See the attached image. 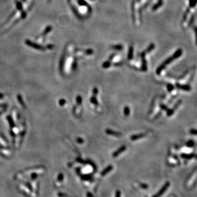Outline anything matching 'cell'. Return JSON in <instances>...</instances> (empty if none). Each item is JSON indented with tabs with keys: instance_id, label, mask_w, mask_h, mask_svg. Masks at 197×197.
Masks as SVG:
<instances>
[{
	"instance_id": "1",
	"label": "cell",
	"mask_w": 197,
	"mask_h": 197,
	"mask_svg": "<svg viewBox=\"0 0 197 197\" xmlns=\"http://www.w3.org/2000/svg\"><path fill=\"white\" fill-rule=\"evenodd\" d=\"M182 49H178L177 51L176 52L173 54V56H170V57L168 58V59H167L166 60H165L164 62L163 63V64H162L161 65L158 67V68H157V69L156 70L157 74L159 75L161 72L164 69L167 65L169 64L170 63H171L172 61L173 60L176 59L178 57H180V56L182 55Z\"/></svg>"
},
{
	"instance_id": "2",
	"label": "cell",
	"mask_w": 197,
	"mask_h": 197,
	"mask_svg": "<svg viewBox=\"0 0 197 197\" xmlns=\"http://www.w3.org/2000/svg\"><path fill=\"white\" fill-rule=\"evenodd\" d=\"M25 44L27 45V46L30 47L31 48H34L35 49L39 50V51H44L45 48L43 47V46H41V45H39L37 44L36 43L33 42L31 41L29 39H26L25 41Z\"/></svg>"
},
{
	"instance_id": "3",
	"label": "cell",
	"mask_w": 197,
	"mask_h": 197,
	"mask_svg": "<svg viewBox=\"0 0 197 197\" xmlns=\"http://www.w3.org/2000/svg\"><path fill=\"white\" fill-rule=\"evenodd\" d=\"M146 51H143L141 54V58H142V70L143 71H146L147 70V63L146 59H145V54H146Z\"/></svg>"
},
{
	"instance_id": "4",
	"label": "cell",
	"mask_w": 197,
	"mask_h": 197,
	"mask_svg": "<svg viewBox=\"0 0 197 197\" xmlns=\"http://www.w3.org/2000/svg\"><path fill=\"white\" fill-rule=\"evenodd\" d=\"M126 150V147L125 146V145H123V146H122L121 147L118 148L117 150H116V151L114 152L112 154V156L113 157H117L119 156V154H121V153L124 152Z\"/></svg>"
},
{
	"instance_id": "5",
	"label": "cell",
	"mask_w": 197,
	"mask_h": 197,
	"mask_svg": "<svg viewBox=\"0 0 197 197\" xmlns=\"http://www.w3.org/2000/svg\"><path fill=\"white\" fill-rule=\"evenodd\" d=\"M170 185V183L169 182H166L165 183V185L164 186H163V187L162 188V189L160 190V191L159 192V193H158V194L156 195V196H155L154 197H159L160 196H161L162 195L163 193L165 192V191H166L167 189V188L169 187V186Z\"/></svg>"
},
{
	"instance_id": "6",
	"label": "cell",
	"mask_w": 197,
	"mask_h": 197,
	"mask_svg": "<svg viewBox=\"0 0 197 197\" xmlns=\"http://www.w3.org/2000/svg\"><path fill=\"white\" fill-rule=\"evenodd\" d=\"M106 133L108 135H112V136H116V137H121V135H122L121 133H118V132L113 131V130H112L110 129H106Z\"/></svg>"
},
{
	"instance_id": "7",
	"label": "cell",
	"mask_w": 197,
	"mask_h": 197,
	"mask_svg": "<svg viewBox=\"0 0 197 197\" xmlns=\"http://www.w3.org/2000/svg\"><path fill=\"white\" fill-rule=\"evenodd\" d=\"M146 134L145 133H140V134H138L134 135H133V136H131L130 139L131 140H133V141H135V140H138V139H140V138H144V137L146 136Z\"/></svg>"
},
{
	"instance_id": "8",
	"label": "cell",
	"mask_w": 197,
	"mask_h": 197,
	"mask_svg": "<svg viewBox=\"0 0 197 197\" xmlns=\"http://www.w3.org/2000/svg\"><path fill=\"white\" fill-rule=\"evenodd\" d=\"M176 87L179 89L185 91H189L191 90V87L188 85H181L177 83L176 84Z\"/></svg>"
},
{
	"instance_id": "9",
	"label": "cell",
	"mask_w": 197,
	"mask_h": 197,
	"mask_svg": "<svg viewBox=\"0 0 197 197\" xmlns=\"http://www.w3.org/2000/svg\"><path fill=\"white\" fill-rule=\"evenodd\" d=\"M113 169V167L112 165H108V166L104 170H103L102 171L101 173V175L102 176H105V175H106L107 173H109Z\"/></svg>"
},
{
	"instance_id": "10",
	"label": "cell",
	"mask_w": 197,
	"mask_h": 197,
	"mask_svg": "<svg viewBox=\"0 0 197 197\" xmlns=\"http://www.w3.org/2000/svg\"><path fill=\"white\" fill-rule=\"evenodd\" d=\"M15 3H16V8H17L18 10H19V11H23V5L21 4L20 2L18 1V0H16L15 1Z\"/></svg>"
},
{
	"instance_id": "11",
	"label": "cell",
	"mask_w": 197,
	"mask_h": 197,
	"mask_svg": "<svg viewBox=\"0 0 197 197\" xmlns=\"http://www.w3.org/2000/svg\"><path fill=\"white\" fill-rule=\"evenodd\" d=\"M91 102L92 103H93V104L95 105V106H98V102L97 98H96V95H93V96L91 98Z\"/></svg>"
},
{
	"instance_id": "12",
	"label": "cell",
	"mask_w": 197,
	"mask_h": 197,
	"mask_svg": "<svg viewBox=\"0 0 197 197\" xmlns=\"http://www.w3.org/2000/svg\"><path fill=\"white\" fill-rule=\"evenodd\" d=\"M181 157L182 158H185V159H191V158H192L193 157V156H194V154H181Z\"/></svg>"
},
{
	"instance_id": "13",
	"label": "cell",
	"mask_w": 197,
	"mask_h": 197,
	"mask_svg": "<svg viewBox=\"0 0 197 197\" xmlns=\"http://www.w3.org/2000/svg\"><path fill=\"white\" fill-rule=\"evenodd\" d=\"M133 48L132 47H130L129 51V53H128V58L129 60H131L133 59Z\"/></svg>"
},
{
	"instance_id": "14",
	"label": "cell",
	"mask_w": 197,
	"mask_h": 197,
	"mask_svg": "<svg viewBox=\"0 0 197 197\" xmlns=\"http://www.w3.org/2000/svg\"><path fill=\"white\" fill-rule=\"evenodd\" d=\"M124 113L125 116L128 117L129 116L130 113V110L128 106H126L124 108Z\"/></svg>"
},
{
	"instance_id": "15",
	"label": "cell",
	"mask_w": 197,
	"mask_h": 197,
	"mask_svg": "<svg viewBox=\"0 0 197 197\" xmlns=\"http://www.w3.org/2000/svg\"><path fill=\"white\" fill-rule=\"evenodd\" d=\"M51 29H52V28H51V26H48L46 28V29H45L44 31H43V32L42 34L43 35H46L47 34H48V33H49L50 32H51Z\"/></svg>"
},
{
	"instance_id": "16",
	"label": "cell",
	"mask_w": 197,
	"mask_h": 197,
	"mask_svg": "<svg viewBox=\"0 0 197 197\" xmlns=\"http://www.w3.org/2000/svg\"><path fill=\"white\" fill-rule=\"evenodd\" d=\"M78 4L81 5V6L88 7V4H87V3L84 0H78Z\"/></svg>"
},
{
	"instance_id": "17",
	"label": "cell",
	"mask_w": 197,
	"mask_h": 197,
	"mask_svg": "<svg viewBox=\"0 0 197 197\" xmlns=\"http://www.w3.org/2000/svg\"><path fill=\"white\" fill-rule=\"evenodd\" d=\"M110 66H111V61H110V60L106 61V62H105L102 64V67L104 68H108Z\"/></svg>"
},
{
	"instance_id": "18",
	"label": "cell",
	"mask_w": 197,
	"mask_h": 197,
	"mask_svg": "<svg viewBox=\"0 0 197 197\" xmlns=\"http://www.w3.org/2000/svg\"><path fill=\"white\" fill-rule=\"evenodd\" d=\"M112 48L116 50H121L122 49L123 46L122 45H114V46H112Z\"/></svg>"
},
{
	"instance_id": "19",
	"label": "cell",
	"mask_w": 197,
	"mask_h": 197,
	"mask_svg": "<svg viewBox=\"0 0 197 197\" xmlns=\"http://www.w3.org/2000/svg\"><path fill=\"white\" fill-rule=\"evenodd\" d=\"M194 141H192V140H189V141H188L186 143L187 146L189 147H193V146H194Z\"/></svg>"
},
{
	"instance_id": "20",
	"label": "cell",
	"mask_w": 197,
	"mask_h": 197,
	"mask_svg": "<svg viewBox=\"0 0 197 197\" xmlns=\"http://www.w3.org/2000/svg\"><path fill=\"white\" fill-rule=\"evenodd\" d=\"M154 44H153V43H152V44L149 47H148L147 48V49H146V53L150 52V51H152V50H153V49H154Z\"/></svg>"
},
{
	"instance_id": "21",
	"label": "cell",
	"mask_w": 197,
	"mask_h": 197,
	"mask_svg": "<svg viewBox=\"0 0 197 197\" xmlns=\"http://www.w3.org/2000/svg\"><path fill=\"white\" fill-rule=\"evenodd\" d=\"M26 16H27V14H26V13L24 11H21V19H25L26 17Z\"/></svg>"
},
{
	"instance_id": "22",
	"label": "cell",
	"mask_w": 197,
	"mask_h": 197,
	"mask_svg": "<svg viewBox=\"0 0 197 197\" xmlns=\"http://www.w3.org/2000/svg\"><path fill=\"white\" fill-rule=\"evenodd\" d=\"M197 0H190V6L191 7H193L196 6Z\"/></svg>"
},
{
	"instance_id": "23",
	"label": "cell",
	"mask_w": 197,
	"mask_h": 197,
	"mask_svg": "<svg viewBox=\"0 0 197 197\" xmlns=\"http://www.w3.org/2000/svg\"><path fill=\"white\" fill-rule=\"evenodd\" d=\"M167 88L169 91H171L173 89V86L172 84H168L167 86Z\"/></svg>"
},
{
	"instance_id": "24",
	"label": "cell",
	"mask_w": 197,
	"mask_h": 197,
	"mask_svg": "<svg viewBox=\"0 0 197 197\" xmlns=\"http://www.w3.org/2000/svg\"><path fill=\"white\" fill-rule=\"evenodd\" d=\"M98 94V89L97 88L95 87L94 89H93V95H94L97 96Z\"/></svg>"
},
{
	"instance_id": "25",
	"label": "cell",
	"mask_w": 197,
	"mask_h": 197,
	"mask_svg": "<svg viewBox=\"0 0 197 197\" xmlns=\"http://www.w3.org/2000/svg\"><path fill=\"white\" fill-rule=\"evenodd\" d=\"M160 106H161L162 109L163 110H166H166H168V107H167L166 105H165L164 104H161V105H160Z\"/></svg>"
},
{
	"instance_id": "26",
	"label": "cell",
	"mask_w": 197,
	"mask_h": 197,
	"mask_svg": "<svg viewBox=\"0 0 197 197\" xmlns=\"http://www.w3.org/2000/svg\"><path fill=\"white\" fill-rule=\"evenodd\" d=\"M190 133L192 135H197V130L196 129H191V130H190Z\"/></svg>"
},
{
	"instance_id": "27",
	"label": "cell",
	"mask_w": 197,
	"mask_h": 197,
	"mask_svg": "<svg viewBox=\"0 0 197 197\" xmlns=\"http://www.w3.org/2000/svg\"><path fill=\"white\" fill-rule=\"evenodd\" d=\"M86 53L88 55H91V54H93V51L91 49H88L86 51Z\"/></svg>"
},
{
	"instance_id": "28",
	"label": "cell",
	"mask_w": 197,
	"mask_h": 197,
	"mask_svg": "<svg viewBox=\"0 0 197 197\" xmlns=\"http://www.w3.org/2000/svg\"><path fill=\"white\" fill-rule=\"evenodd\" d=\"M54 48V46L53 44H48L47 46V48L49 49H52Z\"/></svg>"
},
{
	"instance_id": "29",
	"label": "cell",
	"mask_w": 197,
	"mask_h": 197,
	"mask_svg": "<svg viewBox=\"0 0 197 197\" xmlns=\"http://www.w3.org/2000/svg\"><path fill=\"white\" fill-rule=\"evenodd\" d=\"M116 197H121V192L119 191H117L116 192Z\"/></svg>"
},
{
	"instance_id": "30",
	"label": "cell",
	"mask_w": 197,
	"mask_h": 197,
	"mask_svg": "<svg viewBox=\"0 0 197 197\" xmlns=\"http://www.w3.org/2000/svg\"><path fill=\"white\" fill-rule=\"evenodd\" d=\"M158 3H159L161 4H163V0H159V1H158Z\"/></svg>"
},
{
	"instance_id": "31",
	"label": "cell",
	"mask_w": 197,
	"mask_h": 197,
	"mask_svg": "<svg viewBox=\"0 0 197 197\" xmlns=\"http://www.w3.org/2000/svg\"><path fill=\"white\" fill-rule=\"evenodd\" d=\"M22 1L23 2H26V0H22Z\"/></svg>"
},
{
	"instance_id": "32",
	"label": "cell",
	"mask_w": 197,
	"mask_h": 197,
	"mask_svg": "<svg viewBox=\"0 0 197 197\" xmlns=\"http://www.w3.org/2000/svg\"><path fill=\"white\" fill-rule=\"evenodd\" d=\"M51 0H48V2H51Z\"/></svg>"
}]
</instances>
